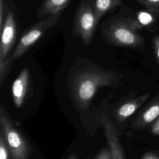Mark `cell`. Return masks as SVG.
<instances>
[{
  "instance_id": "1",
  "label": "cell",
  "mask_w": 159,
  "mask_h": 159,
  "mask_svg": "<svg viewBox=\"0 0 159 159\" xmlns=\"http://www.w3.org/2000/svg\"><path fill=\"white\" fill-rule=\"evenodd\" d=\"M122 75L84 60L72 66L68 76V88L71 98L79 111L87 109L96 93L101 88H115Z\"/></svg>"
},
{
  "instance_id": "2",
  "label": "cell",
  "mask_w": 159,
  "mask_h": 159,
  "mask_svg": "<svg viewBox=\"0 0 159 159\" xmlns=\"http://www.w3.org/2000/svg\"><path fill=\"white\" fill-rule=\"evenodd\" d=\"M101 34L109 44L119 47L142 48L144 39L132 25L130 17H118L102 24Z\"/></svg>"
},
{
  "instance_id": "3",
  "label": "cell",
  "mask_w": 159,
  "mask_h": 159,
  "mask_svg": "<svg viewBox=\"0 0 159 159\" xmlns=\"http://www.w3.org/2000/svg\"><path fill=\"white\" fill-rule=\"evenodd\" d=\"M0 131L8 146L11 159H30L32 153L30 143L14 125L2 104L0 105Z\"/></svg>"
},
{
  "instance_id": "4",
  "label": "cell",
  "mask_w": 159,
  "mask_h": 159,
  "mask_svg": "<svg viewBox=\"0 0 159 159\" xmlns=\"http://www.w3.org/2000/svg\"><path fill=\"white\" fill-rule=\"evenodd\" d=\"M61 12L48 16L29 27L21 36L14 51L7 60V63H12L22 57L25 53L48 30L53 27L58 22Z\"/></svg>"
},
{
  "instance_id": "5",
  "label": "cell",
  "mask_w": 159,
  "mask_h": 159,
  "mask_svg": "<svg viewBox=\"0 0 159 159\" xmlns=\"http://www.w3.org/2000/svg\"><path fill=\"white\" fill-rule=\"evenodd\" d=\"M98 22L90 2L82 1L75 14L72 34L80 38L84 44L89 45L93 40Z\"/></svg>"
},
{
  "instance_id": "6",
  "label": "cell",
  "mask_w": 159,
  "mask_h": 159,
  "mask_svg": "<svg viewBox=\"0 0 159 159\" xmlns=\"http://www.w3.org/2000/svg\"><path fill=\"white\" fill-rule=\"evenodd\" d=\"M0 31V86H2L11 68L7 60L16 38V22L12 12L10 11L6 15Z\"/></svg>"
},
{
  "instance_id": "7",
  "label": "cell",
  "mask_w": 159,
  "mask_h": 159,
  "mask_svg": "<svg viewBox=\"0 0 159 159\" xmlns=\"http://www.w3.org/2000/svg\"><path fill=\"white\" fill-rule=\"evenodd\" d=\"M99 121L107 140L111 159H125V155L119 140L117 129L112 120L107 114L102 113L99 117Z\"/></svg>"
},
{
  "instance_id": "8",
  "label": "cell",
  "mask_w": 159,
  "mask_h": 159,
  "mask_svg": "<svg viewBox=\"0 0 159 159\" xmlns=\"http://www.w3.org/2000/svg\"><path fill=\"white\" fill-rule=\"evenodd\" d=\"M159 117V92L139 113L131 124L134 129H142L151 125Z\"/></svg>"
},
{
  "instance_id": "9",
  "label": "cell",
  "mask_w": 159,
  "mask_h": 159,
  "mask_svg": "<svg viewBox=\"0 0 159 159\" xmlns=\"http://www.w3.org/2000/svg\"><path fill=\"white\" fill-rule=\"evenodd\" d=\"M29 71L27 68H24L12 83V96L16 108H20L24 102L29 88Z\"/></svg>"
},
{
  "instance_id": "10",
  "label": "cell",
  "mask_w": 159,
  "mask_h": 159,
  "mask_svg": "<svg viewBox=\"0 0 159 159\" xmlns=\"http://www.w3.org/2000/svg\"><path fill=\"white\" fill-rule=\"evenodd\" d=\"M150 96L149 93H146L122 103L116 111L117 122L122 123L132 116L146 102Z\"/></svg>"
},
{
  "instance_id": "11",
  "label": "cell",
  "mask_w": 159,
  "mask_h": 159,
  "mask_svg": "<svg viewBox=\"0 0 159 159\" xmlns=\"http://www.w3.org/2000/svg\"><path fill=\"white\" fill-rule=\"evenodd\" d=\"M71 0H45L37 11L39 20L60 13Z\"/></svg>"
},
{
  "instance_id": "12",
  "label": "cell",
  "mask_w": 159,
  "mask_h": 159,
  "mask_svg": "<svg viewBox=\"0 0 159 159\" xmlns=\"http://www.w3.org/2000/svg\"><path fill=\"white\" fill-rule=\"evenodd\" d=\"M122 0H89L94 11L97 20H99L107 13L120 6Z\"/></svg>"
},
{
  "instance_id": "13",
  "label": "cell",
  "mask_w": 159,
  "mask_h": 159,
  "mask_svg": "<svg viewBox=\"0 0 159 159\" xmlns=\"http://www.w3.org/2000/svg\"><path fill=\"white\" fill-rule=\"evenodd\" d=\"M152 12L149 11H140L137 12L134 18H130L132 27L137 30L152 24L155 21L154 16Z\"/></svg>"
},
{
  "instance_id": "14",
  "label": "cell",
  "mask_w": 159,
  "mask_h": 159,
  "mask_svg": "<svg viewBox=\"0 0 159 159\" xmlns=\"http://www.w3.org/2000/svg\"><path fill=\"white\" fill-rule=\"evenodd\" d=\"M136 1L153 13L159 11V0H136Z\"/></svg>"
},
{
  "instance_id": "15",
  "label": "cell",
  "mask_w": 159,
  "mask_h": 159,
  "mask_svg": "<svg viewBox=\"0 0 159 159\" xmlns=\"http://www.w3.org/2000/svg\"><path fill=\"white\" fill-rule=\"evenodd\" d=\"M10 152L4 137L2 133L0 131V159H9Z\"/></svg>"
},
{
  "instance_id": "16",
  "label": "cell",
  "mask_w": 159,
  "mask_h": 159,
  "mask_svg": "<svg viewBox=\"0 0 159 159\" xmlns=\"http://www.w3.org/2000/svg\"><path fill=\"white\" fill-rule=\"evenodd\" d=\"M5 13V0H0V30L2 29L4 22Z\"/></svg>"
},
{
  "instance_id": "17",
  "label": "cell",
  "mask_w": 159,
  "mask_h": 159,
  "mask_svg": "<svg viewBox=\"0 0 159 159\" xmlns=\"http://www.w3.org/2000/svg\"><path fill=\"white\" fill-rule=\"evenodd\" d=\"M95 159H111V155L109 150L107 148L102 149L97 155Z\"/></svg>"
},
{
  "instance_id": "18",
  "label": "cell",
  "mask_w": 159,
  "mask_h": 159,
  "mask_svg": "<svg viewBox=\"0 0 159 159\" xmlns=\"http://www.w3.org/2000/svg\"><path fill=\"white\" fill-rule=\"evenodd\" d=\"M150 132L153 135H159V117L151 124Z\"/></svg>"
},
{
  "instance_id": "19",
  "label": "cell",
  "mask_w": 159,
  "mask_h": 159,
  "mask_svg": "<svg viewBox=\"0 0 159 159\" xmlns=\"http://www.w3.org/2000/svg\"><path fill=\"white\" fill-rule=\"evenodd\" d=\"M153 44L156 57L159 63V35H157L153 38Z\"/></svg>"
},
{
  "instance_id": "20",
  "label": "cell",
  "mask_w": 159,
  "mask_h": 159,
  "mask_svg": "<svg viewBox=\"0 0 159 159\" xmlns=\"http://www.w3.org/2000/svg\"><path fill=\"white\" fill-rule=\"evenodd\" d=\"M140 159H159V155L153 152H148L142 155Z\"/></svg>"
},
{
  "instance_id": "21",
  "label": "cell",
  "mask_w": 159,
  "mask_h": 159,
  "mask_svg": "<svg viewBox=\"0 0 159 159\" xmlns=\"http://www.w3.org/2000/svg\"><path fill=\"white\" fill-rule=\"evenodd\" d=\"M67 159H77V155L75 153H72L70 154Z\"/></svg>"
}]
</instances>
